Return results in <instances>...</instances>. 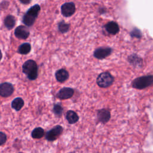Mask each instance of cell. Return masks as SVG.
<instances>
[{
  "label": "cell",
  "instance_id": "cell-1",
  "mask_svg": "<svg viewBox=\"0 0 153 153\" xmlns=\"http://www.w3.org/2000/svg\"><path fill=\"white\" fill-rule=\"evenodd\" d=\"M22 71L30 80H35L38 77V66L36 62L33 60L25 62L22 66Z\"/></svg>",
  "mask_w": 153,
  "mask_h": 153
},
{
  "label": "cell",
  "instance_id": "cell-2",
  "mask_svg": "<svg viewBox=\"0 0 153 153\" xmlns=\"http://www.w3.org/2000/svg\"><path fill=\"white\" fill-rule=\"evenodd\" d=\"M115 82V77L109 72L100 73L97 77L96 83L99 87L103 88H108Z\"/></svg>",
  "mask_w": 153,
  "mask_h": 153
},
{
  "label": "cell",
  "instance_id": "cell-3",
  "mask_svg": "<svg viewBox=\"0 0 153 153\" xmlns=\"http://www.w3.org/2000/svg\"><path fill=\"white\" fill-rule=\"evenodd\" d=\"M39 11L40 7L38 4H36L30 8L23 17V22L24 24L27 26H32L34 23Z\"/></svg>",
  "mask_w": 153,
  "mask_h": 153
},
{
  "label": "cell",
  "instance_id": "cell-4",
  "mask_svg": "<svg viewBox=\"0 0 153 153\" xmlns=\"http://www.w3.org/2000/svg\"><path fill=\"white\" fill-rule=\"evenodd\" d=\"M62 131L63 127L60 125H57L47 132L45 139L48 141L55 140L62 134Z\"/></svg>",
  "mask_w": 153,
  "mask_h": 153
},
{
  "label": "cell",
  "instance_id": "cell-5",
  "mask_svg": "<svg viewBox=\"0 0 153 153\" xmlns=\"http://www.w3.org/2000/svg\"><path fill=\"white\" fill-rule=\"evenodd\" d=\"M14 91L13 85L10 82H3L0 84V96L7 97L10 96Z\"/></svg>",
  "mask_w": 153,
  "mask_h": 153
},
{
  "label": "cell",
  "instance_id": "cell-6",
  "mask_svg": "<svg viewBox=\"0 0 153 153\" xmlns=\"http://www.w3.org/2000/svg\"><path fill=\"white\" fill-rule=\"evenodd\" d=\"M75 11V6L73 2H67L61 7L62 14L65 17L71 16Z\"/></svg>",
  "mask_w": 153,
  "mask_h": 153
},
{
  "label": "cell",
  "instance_id": "cell-7",
  "mask_svg": "<svg viewBox=\"0 0 153 153\" xmlns=\"http://www.w3.org/2000/svg\"><path fill=\"white\" fill-rule=\"evenodd\" d=\"M74 90L72 88L63 87L61 88L56 94V97L60 99H68L72 97Z\"/></svg>",
  "mask_w": 153,
  "mask_h": 153
},
{
  "label": "cell",
  "instance_id": "cell-8",
  "mask_svg": "<svg viewBox=\"0 0 153 153\" xmlns=\"http://www.w3.org/2000/svg\"><path fill=\"white\" fill-rule=\"evenodd\" d=\"M112 49L109 47H100L94 51L93 55L98 59H103L110 55Z\"/></svg>",
  "mask_w": 153,
  "mask_h": 153
},
{
  "label": "cell",
  "instance_id": "cell-9",
  "mask_svg": "<svg viewBox=\"0 0 153 153\" xmlns=\"http://www.w3.org/2000/svg\"><path fill=\"white\" fill-rule=\"evenodd\" d=\"M15 36L19 39H26L29 35V30L28 28L25 26H19L14 30Z\"/></svg>",
  "mask_w": 153,
  "mask_h": 153
},
{
  "label": "cell",
  "instance_id": "cell-10",
  "mask_svg": "<svg viewBox=\"0 0 153 153\" xmlns=\"http://www.w3.org/2000/svg\"><path fill=\"white\" fill-rule=\"evenodd\" d=\"M111 118L110 112L106 109H102L97 111V119L99 122L105 124Z\"/></svg>",
  "mask_w": 153,
  "mask_h": 153
},
{
  "label": "cell",
  "instance_id": "cell-11",
  "mask_svg": "<svg viewBox=\"0 0 153 153\" xmlns=\"http://www.w3.org/2000/svg\"><path fill=\"white\" fill-rule=\"evenodd\" d=\"M55 76L57 81L60 82H63L66 81L69 78V73L65 69H60L56 71Z\"/></svg>",
  "mask_w": 153,
  "mask_h": 153
},
{
  "label": "cell",
  "instance_id": "cell-12",
  "mask_svg": "<svg viewBox=\"0 0 153 153\" xmlns=\"http://www.w3.org/2000/svg\"><path fill=\"white\" fill-rule=\"evenodd\" d=\"M106 30L111 34H115L119 32L120 28L118 25L115 22H110L105 26Z\"/></svg>",
  "mask_w": 153,
  "mask_h": 153
},
{
  "label": "cell",
  "instance_id": "cell-13",
  "mask_svg": "<svg viewBox=\"0 0 153 153\" xmlns=\"http://www.w3.org/2000/svg\"><path fill=\"white\" fill-rule=\"evenodd\" d=\"M66 118L69 124H74L79 120L77 114L73 111H68L66 115Z\"/></svg>",
  "mask_w": 153,
  "mask_h": 153
},
{
  "label": "cell",
  "instance_id": "cell-14",
  "mask_svg": "<svg viewBox=\"0 0 153 153\" xmlns=\"http://www.w3.org/2000/svg\"><path fill=\"white\" fill-rule=\"evenodd\" d=\"M24 105V101L21 97L15 98L11 102V107L17 111H20Z\"/></svg>",
  "mask_w": 153,
  "mask_h": 153
},
{
  "label": "cell",
  "instance_id": "cell-15",
  "mask_svg": "<svg viewBox=\"0 0 153 153\" xmlns=\"http://www.w3.org/2000/svg\"><path fill=\"white\" fill-rule=\"evenodd\" d=\"M15 24H16V20L13 16L8 15L5 17L4 20V25L7 29H12L14 26Z\"/></svg>",
  "mask_w": 153,
  "mask_h": 153
},
{
  "label": "cell",
  "instance_id": "cell-16",
  "mask_svg": "<svg viewBox=\"0 0 153 153\" xmlns=\"http://www.w3.org/2000/svg\"><path fill=\"white\" fill-rule=\"evenodd\" d=\"M32 137L34 139H40L44 135V130L41 127H36L32 131Z\"/></svg>",
  "mask_w": 153,
  "mask_h": 153
},
{
  "label": "cell",
  "instance_id": "cell-17",
  "mask_svg": "<svg viewBox=\"0 0 153 153\" xmlns=\"http://www.w3.org/2000/svg\"><path fill=\"white\" fill-rule=\"evenodd\" d=\"M31 50V46L29 43H23L19 47L18 51L22 54H28Z\"/></svg>",
  "mask_w": 153,
  "mask_h": 153
},
{
  "label": "cell",
  "instance_id": "cell-18",
  "mask_svg": "<svg viewBox=\"0 0 153 153\" xmlns=\"http://www.w3.org/2000/svg\"><path fill=\"white\" fill-rule=\"evenodd\" d=\"M63 112V108L60 104H55L53 107V112L57 117H61Z\"/></svg>",
  "mask_w": 153,
  "mask_h": 153
},
{
  "label": "cell",
  "instance_id": "cell-19",
  "mask_svg": "<svg viewBox=\"0 0 153 153\" xmlns=\"http://www.w3.org/2000/svg\"><path fill=\"white\" fill-rule=\"evenodd\" d=\"M69 25L68 24H66L64 22H61L59 24V29L62 33L67 32L69 29Z\"/></svg>",
  "mask_w": 153,
  "mask_h": 153
},
{
  "label": "cell",
  "instance_id": "cell-20",
  "mask_svg": "<svg viewBox=\"0 0 153 153\" xmlns=\"http://www.w3.org/2000/svg\"><path fill=\"white\" fill-rule=\"evenodd\" d=\"M7 140V136L6 134L3 133L0 131V146L3 145Z\"/></svg>",
  "mask_w": 153,
  "mask_h": 153
},
{
  "label": "cell",
  "instance_id": "cell-21",
  "mask_svg": "<svg viewBox=\"0 0 153 153\" xmlns=\"http://www.w3.org/2000/svg\"><path fill=\"white\" fill-rule=\"evenodd\" d=\"M20 1L23 4H27L29 3H30V2L31 1V0H20Z\"/></svg>",
  "mask_w": 153,
  "mask_h": 153
},
{
  "label": "cell",
  "instance_id": "cell-22",
  "mask_svg": "<svg viewBox=\"0 0 153 153\" xmlns=\"http://www.w3.org/2000/svg\"><path fill=\"white\" fill-rule=\"evenodd\" d=\"M2 54L1 51L0 50V61H1V59H2Z\"/></svg>",
  "mask_w": 153,
  "mask_h": 153
},
{
  "label": "cell",
  "instance_id": "cell-23",
  "mask_svg": "<svg viewBox=\"0 0 153 153\" xmlns=\"http://www.w3.org/2000/svg\"><path fill=\"white\" fill-rule=\"evenodd\" d=\"M0 118H1V115H0Z\"/></svg>",
  "mask_w": 153,
  "mask_h": 153
},
{
  "label": "cell",
  "instance_id": "cell-24",
  "mask_svg": "<svg viewBox=\"0 0 153 153\" xmlns=\"http://www.w3.org/2000/svg\"><path fill=\"white\" fill-rule=\"evenodd\" d=\"M20 153H22V152H20Z\"/></svg>",
  "mask_w": 153,
  "mask_h": 153
}]
</instances>
